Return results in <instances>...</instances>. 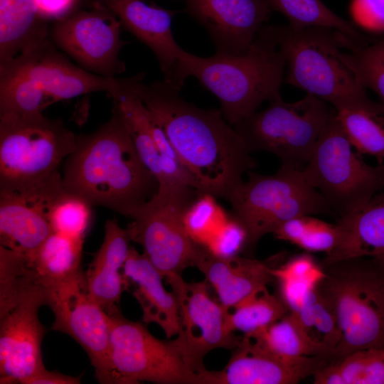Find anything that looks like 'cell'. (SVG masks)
Wrapping results in <instances>:
<instances>
[{"instance_id": "cell-2", "label": "cell", "mask_w": 384, "mask_h": 384, "mask_svg": "<svg viewBox=\"0 0 384 384\" xmlns=\"http://www.w3.org/2000/svg\"><path fill=\"white\" fill-rule=\"evenodd\" d=\"M65 190L92 207L134 217L157 193L159 182L144 164L118 112L93 132L77 135L64 161Z\"/></svg>"}, {"instance_id": "cell-20", "label": "cell", "mask_w": 384, "mask_h": 384, "mask_svg": "<svg viewBox=\"0 0 384 384\" xmlns=\"http://www.w3.org/2000/svg\"><path fill=\"white\" fill-rule=\"evenodd\" d=\"M112 11L123 29L146 45L159 62L163 80L170 82L184 52L174 39L171 31L173 17L178 11L148 3L146 0H86Z\"/></svg>"}, {"instance_id": "cell-33", "label": "cell", "mask_w": 384, "mask_h": 384, "mask_svg": "<svg viewBox=\"0 0 384 384\" xmlns=\"http://www.w3.org/2000/svg\"><path fill=\"white\" fill-rule=\"evenodd\" d=\"M228 218L215 196L201 193L186 209L182 222L189 237L205 247Z\"/></svg>"}, {"instance_id": "cell-16", "label": "cell", "mask_w": 384, "mask_h": 384, "mask_svg": "<svg viewBox=\"0 0 384 384\" xmlns=\"http://www.w3.org/2000/svg\"><path fill=\"white\" fill-rule=\"evenodd\" d=\"M0 76L23 80L44 95L52 105L95 92H105L112 97L126 82V78H107L85 70L60 51L49 38L1 65Z\"/></svg>"}, {"instance_id": "cell-29", "label": "cell", "mask_w": 384, "mask_h": 384, "mask_svg": "<svg viewBox=\"0 0 384 384\" xmlns=\"http://www.w3.org/2000/svg\"><path fill=\"white\" fill-rule=\"evenodd\" d=\"M245 335L251 336L262 347L281 358H324L319 347L290 313L262 329Z\"/></svg>"}, {"instance_id": "cell-14", "label": "cell", "mask_w": 384, "mask_h": 384, "mask_svg": "<svg viewBox=\"0 0 384 384\" xmlns=\"http://www.w3.org/2000/svg\"><path fill=\"white\" fill-rule=\"evenodd\" d=\"M164 279L178 304V331L171 342L188 368L201 373L206 370L204 358L208 353L219 348H234L242 337L228 330V310L210 297L206 279L187 282L176 274Z\"/></svg>"}, {"instance_id": "cell-8", "label": "cell", "mask_w": 384, "mask_h": 384, "mask_svg": "<svg viewBox=\"0 0 384 384\" xmlns=\"http://www.w3.org/2000/svg\"><path fill=\"white\" fill-rule=\"evenodd\" d=\"M269 103L233 127L250 152H270L282 166L302 169L334 109L309 93L297 102H286L280 97Z\"/></svg>"}, {"instance_id": "cell-21", "label": "cell", "mask_w": 384, "mask_h": 384, "mask_svg": "<svg viewBox=\"0 0 384 384\" xmlns=\"http://www.w3.org/2000/svg\"><path fill=\"white\" fill-rule=\"evenodd\" d=\"M123 275L125 290L141 306L143 323L159 325L167 338L176 336L179 328L178 304L174 292L165 289L161 272L143 253L130 247Z\"/></svg>"}, {"instance_id": "cell-11", "label": "cell", "mask_w": 384, "mask_h": 384, "mask_svg": "<svg viewBox=\"0 0 384 384\" xmlns=\"http://www.w3.org/2000/svg\"><path fill=\"white\" fill-rule=\"evenodd\" d=\"M198 196L155 194L126 228L130 240L142 247L164 278L196 267L206 252L189 237L182 222L184 211Z\"/></svg>"}, {"instance_id": "cell-26", "label": "cell", "mask_w": 384, "mask_h": 384, "mask_svg": "<svg viewBox=\"0 0 384 384\" xmlns=\"http://www.w3.org/2000/svg\"><path fill=\"white\" fill-rule=\"evenodd\" d=\"M83 242L84 239L53 232L28 262L40 282L46 286L68 279L81 272Z\"/></svg>"}, {"instance_id": "cell-1", "label": "cell", "mask_w": 384, "mask_h": 384, "mask_svg": "<svg viewBox=\"0 0 384 384\" xmlns=\"http://www.w3.org/2000/svg\"><path fill=\"white\" fill-rule=\"evenodd\" d=\"M145 73L132 75L131 88L164 130L202 193L227 200L255 161L240 134L220 110L186 101L164 80L145 84Z\"/></svg>"}, {"instance_id": "cell-28", "label": "cell", "mask_w": 384, "mask_h": 384, "mask_svg": "<svg viewBox=\"0 0 384 384\" xmlns=\"http://www.w3.org/2000/svg\"><path fill=\"white\" fill-rule=\"evenodd\" d=\"M289 313L319 347L324 358L334 356L341 330L334 309L319 286L298 311Z\"/></svg>"}, {"instance_id": "cell-32", "label": "cell", "mask_w": 384, "mask_h": 384, "mask_svg": "<svg viewBox=\"0 0 384 384\" xmlns=\"http://www.w3.org/2000/svg\"><path fill=\"white\" fill-rule=\"evenodd\" d=\"M340 125L358 153L384 159V125L376 116L361 110L336 111Z\"/></svg>"}, {"instance_id": "cell-9", "label": "cell", "mask_w": 384, "mask_h": 384, "mask_svg": "<svg viewBox=\"0 0 384 384\" xmlns=\"http://www.w3.org/2000/svg\"><path fill=\"white\" fill-rule=\"evenodd\" d=\"M331 265L332 274L319 284L331 304L341 330L334 356L338 360L357 351L384 348V313L378 302L380 274L358 266L356 259Z\"/></svg>"}, {"instance_id": "cell-30", "label": "cell", "mask_w": 384, "mask_h": 384, "mask_svg": "<svg viewBox=\"0 0 384 384\" xmlns=\"http://www.w3.org/2000/svg\"><path fill=\"white\" fill-rule=\"evenodd\" d=\"M287 311L282 299L272 294L265 287L227 311L226 326L232 333L250 334L279 320Z\"/></svg>"}, {"instance_id": "cell-40", "label": "cell", "mask_w": 384, "mask_h": 384, "mask_svg": "<svg viewBox=\"0 0 384 384\" xmlns=\"http://www.w3.org/2000/svg\"><path fill=\"white\" fill-rule=\"evenodd\" d=\"M80 379L81 375L72 376L45 368L30 378L26 384H78Z\"/></svg>"}, {"instance_id": "cell-12", "label": "cell", "mask_w": 384, "mask_h": 384, "mask_svg": "<svg viewBox=\"0 0 384 384\" xmlns=\"http://www.w3.org/2000/svg\"><path fill=\"white\" fill-rule=\"evenodd\" d=\"M16 294L0 306V383L26 384L45 369L41 343L46 332L38 310L46 305L44 287L32 272Z\"/></svg>"}, {"instance_id": "cell-36", "label": "cell", "mask_w": 384, "mask_h": 384, "mask_svg": "<svg viewBox=\"0 0 384 384\" xmlns=\"http://www.w3.org/2000/svg\"><path fill=\"white\" fill-rule=\"evenodd\" d=\"M247 235L245 228L231 216L225 221L205 247L214 257L229 259L245 248Z\"/></svg>"}, {"instance_id": "cell-35", "label": "cell", "mask_w": 384, "mask_h": 384, "mask_svg": "<svg viewBox=\"0 0 384 384\" xmlns=\"http://www.w3.org/2000/svg\"><path fill=\"white\" fill-rule=\"evenodd\" d=\"M91 207L85 201L65 191L50 211L53 232L84 239L91 220Z\"/></svg>"}, {"instance_id": "cell-7", "label": "cell", "mask_w": 384, "mask_h": 384, "mask_svg": "<svg viewBox=\"0 0 384 384\" xmlns=\"http://www.w3.org/2000/svg\"><path fill=\"white\" fill-rule=\"evenodd\" d=\"M352 147L334 110L303 169L340 217L360 210L384 187V165L367 164Z\"/></svg>"}, {"instance_id": "cell-17", "label": "cell", "mask_w": 384, "mask_h": 384, "mask_svg": "<svg viewBox=\"0 0 384 384\" xmlns=\"http://www.w3.org/2000/svg\"><path fill=\"white\" fill-rule=\"evenodd\" d=\"M65 192L60 171L36 183L0 188V245L30 262L53 233L50 211Z\"/></svg>"}, {"instance_id": "cell-38", "label": "cell", "mask_w": 384, "mask_h": 384, "mask_svg": "<svg viewBox=\"0 0 384 384\" xmlns=\"http://www.w3.org/2000/svg\"><path fill=\"white\" fill-rule=\"evenodd\" d=\"M41 16L50 23L63 18L78 8L81 0H36Z\"/></svg>"}, {"instance_id": "cell-22", "label": "cell", "mask_w": 384, "mask_h": 384, "mask_svg": "<svg viewBox=\"0 0 384 384\" xmlns=\"http://www.w3.org/2000/svg\"><path fill=\"white\" fill-rule=\"evenodd\" d=\"M130 241L126 228L115 219L107 220L103 242L85 273L90 296L108 315L119 311L125 290L123 270Z\"/></svg>"}, {"instance_id": "cell-34", "label": "cell", "mask_w": 384, "mask_h": 384, "mask_svg": "<svg viewBox=\"0 0 384 384\" xmlns=\"http://www.w3.org/2000/svg\"><path fill=\"white\" fill-rule=\"evenodd\" d=\"M335 365L343 384H384V348L357 351Z\"/></svg>"}, {"instance_id": "cell-5", "label": "cell", "mask_w": 384, "mask_h": 384, "mask_svg": "<svg viewBox=\"0 0 384 384\" xmlns=\"http://www.w3.org/2000/svg\"><path fill=\"white\" fill-rule=\"evenodd\" d=\"M228 197L231 217L247 235L245 248L253 247L283 223L304 215L334 213L322 195L307 181L303 169L281 166L272 175L251 170Z\"/></svg>"}, {"instance_id": "cell-42", "label": "cell", "mask_w": 384, "mask_h": 384, "mask_svg": "<svg viewBox=\"0 0 384 384\" xmlns=\"http://www.w3.org/2000/svg\"><path fill=\"white\" fill-rule=\"evenodd\" d=\"M377 119L384 125V114L377 116Z\"/></svg>"}, {"instance_id": "cell-18", "label": "cell", "mask_w": 384, "mask_h": 384, "mask_svg": "<svg viewBox=\"0 0 384 384\" xmlns=\"http://www.w3.org/2000/svg\"><path fill=\"white\" fill-rule=\"evenodd\" d=\"M324 365L319 356L281 358L243 335L226 366L197 374L198 384H295Z\"/></svg>"}, {"instance_id": "cell-39", "label": "cell", "mask_w": 384, "mask_h": 384, "mask_svg": "<svg viewBox=\"0 0 384 384\" xmlns=\"http://www.w3.org/2000/svg\"><path fill=\"white\" fill-rule=\"evenodd\" d=\"M347 49L353 50L384 70V38H370L364 44L353 43Z\"/></svg>"}, {"instance_id": "cell-10", "label": "cell", "mask_w": 384, "mask_h": 384, "mask_svg": "<svg viewBox=\"0 0 384 384\" xmlns=\"http://www.w3.org/2000/svg\"><path fill=\"white\" fill-rule=\"evenodd\" d=\"M108 316L112 384H198V375L171 341L156 338L144 324L128 320L120 311Z\"/></svg>"}, {"instance_id": "cell-15", "label": "cell", "mask_w": 384, "mask_h": 384, "mask_svg": "<svg viewBox=\"0 0 384 384\" xmlns=\"http://www.w3.org/2000/svg\"><path fill=\"white\" fill-rule=\"evenodd\" d=\"M43 287L55 317L52 330L74 338L87 353L97 380L112 384L109 316L90 296L85 274Z\"/></svg>"}, {"instance_id": "cell-19", "label": "cell", "mask_w": 384, "mask_h": 384, "mask_svg": "<svg viewBox=\"0 0 384 384\" xmlns=\"http://www.w3.org/2000/svg\"><path fill=\"white\" fill-rule=\"evenodd\" d=\"M184 11L208 32L216 53L244 55L265 26L270 0H181Z\"/></svg>"}, {"instance_id": "cell-24", "label": "cell", "mask_w": 384, "mask_h": 384, "mask_svg": "<svg viewBox=\"0 0 384 384\" xmlns=\"http://www.w3.org/2000/svg\"><path fill=\"white\" fill-rule=\"evenodd\" d=\"M196 267L214 288L219 302L227 310L267 287L274 278L270 267L262 262L239 256L220 259L207 249Z\"/></svg>"}, {"instance_id": "cell-41", "label": "cell", "mask_w": 384, "mask_h": 384, "mask_svg": "<svg viewBox=\"0 0 384 384\" xmlns=\"http://www.w3.org/2000/svg\"><path fill=\"white\" fill-rule=\"evenodd\" d=\"M378 302L384 313V274H380L378 287Z\"/></svg>"}, {"instance_id": "cell-3", "label": "cell", "mask_w": 384, "mask_h": 384, "mask_svg": "<svg viewBox=\"0 0 384 384\" xmlns=\"http://www.w3.org/2000/svg\"><path fill=\"white\" fill-rule=\"evenodd\" d=\"M285 60L264 26L244 55L220 53L202 58L184 50L170 82L181 90L190 76L212 92L230 125L251 116L260 105L280 98Z\"/></svg>"}, {"instance_id": "cell-13", "label": "cell", "mask_w": 384, "mask_h": 384, "mask_svg": "<svg viewBox=\"0 0 384 384\" xmlns=\"http://www.w3.org/2000/svg\"><path fill=\"white\" fill-rule=\"evenodd\" d=\"M89 9H76L50 23L48 37L54 45L85 70L114 78L126 70L119 58L122 26L108 9L90 3Z\"/></svg>"}, {"instance_id": "cell-25", "label": "cell", "mask_w": 384, "mask_h": 384, "mask_svg": "<svg viewBox=\"0 0 384 384\" xmlns=\"http://www.w3.org/2000/svg\"><path fill=\"white\" fill-rule=\"evenodd\" d=\"M50 24L36 0H0V65L49 38Z\"/></svg>"}, {"instance_id": "cell-27", "label": "cell", "mask_w": 384, "mask_h": 384, "mask_svg": "<svg viewBox=\"0 0 384 384\" xmlns=\"http://www.w3.org/2000/svg\"><path fill=\"white\" fill-rule=\"evenodd\" d=\"M272 11L284 15L295 29L325 27L337 30L358 44L370 38L361 33L351 22L331 11L321 0H270Z\"/></svg>"}, {"instance_id": "cell-31", "label": "cell", "mask_w": 384, "mask_h": 384, "mask_svg": "<svg viewBox=\"0 0 384 384\" xmlns=\"http://www.w3.org/2000/svg\"><path fill=\"white\" fill-rule=\"evenodd\" d=\"M277 239L289 242L308 252H331L337 245L340 231L333 225L304 215L292 218L278 226L272 233Z\"/></svg>"}, {"instance_id": "cell-4", "label": "cell", "mask_w": 384, "mask_h": 384, "mask_svg": "<svg viewBox=\"0 0 384 384\" xmlns=\"http://www.w3.org/2000/svg\"><path fill=\"white\" fill-rule=\"evenodd\" d=\"M268 30L285 60L284 82L329 103L336 111L361 110L384 114L380 103L368 97L340 56L351 38L330 28L295 29L270 25ZM355 42V41H354Z\"/></svg>"}, {"instance_id": "cell-23", "label": "cell", "mask_w": 384, "mask_h": 384, "mask_svg": "<svg viewBox=\"0 0 384 384\" xmlns=\"http://www.w3.org/2000/svg\"><path fill=\"white\" fill-rule=\"evenodd\" d=\"M337 225L339 240L324 265L367 257L384 270V196L375 195L360 210L340 217Z\"/></svg>"}, {"instance_id": "cell-37", "label": "cell", "mask_w": 384, "mask_h": 384, "mask_svg": "<svg viewBox=\"0 0 384 384\" xmlns=\"http://www.w3.org/2000/svg\"><path fill=\"white\" fill-rule=\"evenodd\" d=\"M270 272L278 281L302 282L314 285H319L326 277L324 271L307 255L295 257L278 268H270Z\"/></svg>"}, {"instance_id": "cell-6", "label": "cell", "mask_w": 384, "mask_h": 384, "mask_svg": "<svg viewBox=\"0 0 384 384\" xmlns=\"http://www.w3.org/2000/svg\"><path fill=\"white\" fill-rule=\"evenodd\" d=\"M77 135L43 113L0 114V188L27 186L59 172Z\"/></svg>"}]
</instances>
